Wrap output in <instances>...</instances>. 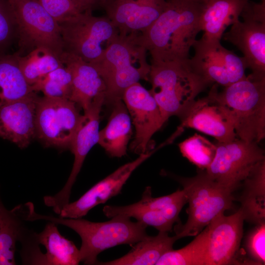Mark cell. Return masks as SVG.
Segmentation results:
<instances>
[{
    "label": "cell",
    "mask_w": 265,
    "mask_h": 265,
    "mask_svg": "<svg viewBox=\"0 0 265 265\" xmlns=\"http://www.w3.org/2000/svg\"><path fill=\"white\" fill-rule=\"evenodd\" d=\"M243 182L239 201L244 220L256 225L265 223V159L256 164Z\"/></svg>",
    "instance_id": "obj_24"
},
{
    "label": "cell",
    "mask_w": 265,
    "mask_h": 265,
    "mask_svg": "<svg viewBox=\"0 0 265 265\" xmlns=\"http://www.w3.org/2000/svg\"><path fill=\"white\" fill-rule=\"evenodd\" d=\"M178 146L183 157L201 170H206L210 166L216 152L215 143L196 133Z\"/></svg>",
    "instance_id": "obj_32"
},
{
    "label": "cell",
    "mask_w": 265,
    "mask_h": 265,
    "mask_svg": "<svg viewBox=\"0 0 265 265\" xmlns=\"http://www.w3.org/2000/svg\"><path fill=\"white\" fill-rule=\"evenodd\" d=\"M207 243L206 226L191 242L181 249H172L166 252L156 265H205Z\"/></svg>",
    "instance_id": "obj_30"
},
{
    "label": "cell",
    "mask_w": 265,
    "mask_h": 265,
    "mask_svg": "<svg viewBox=\"0 0 265 265\" xmlns=\"http://www.w3.org/2000/svg\"><path fill=\"white\" fill-rule=\"evenodd\" d=\"M32 92L31 86L19 68L15 54L0 53V106Z\"/></svg>",
    "instance_id": "obj_28"
},
{
    "label": "cell",
    "mask_w": 265,
    "mask_h": 265,
    "mask_svg": "<svg viewBox=\"0 0 265 265\" xmlns=\"http://www.w3.org/2000/svg\"><path fill=\"white\" fill-rule=\"evenodd\" d=\"M149 90L159 108L163 122L171 116L180 119L210 83L185 61L151 60Z\"/></svg>",
    "instance_id": "obj_4"
},
{
    "label": "cell",
    "mask_w": 265,
    "mask_h": 265,
    "mask_svg": "<svg viewBox=\"0 0 265 265\" xmlns=\"http://www.w3.org/2000/svg\"><path fill=\"white\" fill-rule=\"evenodd\" d=\"M166 0H102L100 7L113 23L119 34H140L163 11Z\"/></svg>",
    "instance_id": "obj_17"
},
{
    "label": "cell",
    "mask_w": 265,
    "mask_h": 265,
    "mask_svg": "<svg viewBox=\"0 0 265 265\" xmlns=\"http://www.w3.org/2000/svg\"><path fill=\"white\" fill-rule=\"evenodd\" d=\"M259 143L238 138L227 142H216V152L205 170L213 181L233 192L243 181L252 168L265 159Z\"/></svg>",
    "instance_id": "obj_9"
},
{
    "label": "cell",
    "mask_w": 265,
    "mask_h": 265,
    "mask_svg": "<svg viewBox=\"0 0 265 265\" xmlns=\"http://www.w3.org/2000/svg\"><path fill=\"white\" fill-rule=\"evenodd\" d=\"M265 223L256 225L248 235L246 248L252 262L264 265L265 262Z\"/></svg>",
    "instance_id": "obj_35"
},
{
    "label": "cell",
    "mask_w": 265,
    "mask_h": 265,
    "mask_svg": "<svg viewBox=\"0 0 265 265\" xmlns=\"http://www.w3.org/2000/svg\"><path fill=\"white\" fill-rule=\"evenodd\" d=\"M205 3L191 0H167L153 24L136 36L137 42L157 61H185L201 31L200 19Z\"/></svg>",
    "instance_id": "obj_1"
},
{
    "label": "cell",
    "mask_w": 265,
    "mask_h": 265,
    "mask_svg": "<svg viewBox=\"0 0 265 265\" xmlns=\"http://www.w3.org/2000/svg\"><path fill=\"white\" fill-rule=\"evenodd\" d=\"M122 100L135 128L130 149L138 155L146 153L149 151L152 137L164 124L158 105L150 91L139 82L126 90Z\"/></svg>",
    "instance_id": "obj_15"
},
{
    "label": "cell",
    "mask_w": 265,
    "mask_h": 265,
    "mask_svg": "<svg viewBox=\"0 0 265 265\" xmlns=\"http://www.w3.org/2000/svg\"><path fill=\"white\" fill-rule=\"evenodd\" d=\"M80 12H92L101 6L102 0H76Z\"/></svg>",
    "instance_id": "obj_37"
},
{
    "label": "cell",
    "mask_w": 265,
    "mask_h": 265,
    "mask_svg": "<svg viewBox=\"0 0 265 265\" xmlns=\"http://www.w3.org/2000/svg\"><path fill=\"white\" fill-rule=\"evenodd\" d=\"M57 22L80 13L76 0H37Z\"/></svg>",
    "instance_id": "obj_36"
},
{
    "label": "cell",
    "mask_w": 265,
    "mask_h": 265,
    "mask_svg": "<svg viewBox=\"0 0 265 265\" xmlns=\"http://www.w3.org/2000/svg\"><path fill=\"white\" fill-rule=\"evenodd\" d=\"M44 220L66 226L80 237V259L85 265L98 264V255L104 250L121 244L133 245L147 235L145 224L132 222L131 217L117 215L107 221L92 222L80 218H63L29 212L27 220Z\"/></svg>",
    "instance_id": "obj_2"
},
{
    "label": "cell",
    "mask_w": 265,
    "mask_h": 265,
    "mask_svg": "<svg viewBox=\"0 0 265 265\" xmlns=\"http://www.w3.org/2000/svg\"><path fill=\"white\" fill-rule=\"evenodd\" d=\"M262 0V1H263V2L265 1V0Z\"/></svg>",
    "instance_id": "obj_39"
},
{
    "label": "cell",
    "mask_w": 265,
    "mask_h": 265,
    "mask_svg": "<svg viewBox=\"0 0 265 265\" xmlns=\"http://www.w3.org/2000/svg\"><path fill=\"white\" fill-rule=\"evenodd\" d=\"M186 203L187 197L183 188L167 195L153 197L151 187L147 186L137 202L123 206L106 205L103 211L108 218L125 215L152 226L159 232H169L175 223L180 222L179 214Z\"/></svg>",
    "instance_id": "obj_11"
},
{
    "label": "cell",
    "mask_w": 265,
    "mask_h": 265,
    "mask_svg": "<svg viewBox=\"0 0 265 265\" xmlns=\"http://www.w3.org/2000/svg\"><path fill=\"white\" fill-rule=\"evenodd\" d=\"M244 221L239 208L230 215H218L207 226L205 265L239 264L237 255L243 236Z\"/></svg>",
    "instance_id": "obj_16"
},
{
    "label": "cell",
    "mask_w": 265,
    "mask_h": 265,
    "mask_svg": "<svg viewBox=\"0 0 265 265\" xmlns=\"http://www.w3.org/2000/svg\"><path fill=\"white\" fill-rule=\"evenodd\" d=\"M59 58L72 75L70 100L83 111L87 110L96 98L105 95L106 88L103 79L92 64L72 53L63 51Z\"/></svg>",
    "instance_id": "obj_21"
},
{
    "label": "cell",
    "mask_w": 265,
    "mask_h": 265,
    "mask_svg": "<svg viewBox=\"0 0 265 265\" xmlns=\"http://www.w3.org/2000/svg\"><path fill=\"white\" fill-rule=\"evenodd\" d=\"M37 237L46 250L47 265H77L80 262L79 249L60 233L57 224L49 221Z\"/></svg>",
    "instance_id": "obj_27"
},
{
    "label": "cell",
    "mask_w": 265,
    "mask_h": 265,
    "mask_svg": "<svg viewBox=\"0 0 265 265\" xmlns=\"http://www.w3.org/2000/svg\"><path fill=\"white\" fill-rule=\"evenodd\" d=\"M217 87L214 84L206 96L193 102L180 119L178 129H195L220 142L237 138L230 111L217 97Z\"/></svg>",
    "instance_id": "obj_14"
},
{
    "label": "cell",
    "mask_w": 265,
    "mask_h": 265,
    "mask_svg": "<svg viewBox=\"0 0 265 265\" xmlns=\"http://www.w3.org/2000/svg\"><path fill=\"white\" fill-rule=\"evenodd\" d=\"M72 83L71 73L63 65L48 73L31 87L34 92H41L46 97L70 100Z\"/></svg>",
    "instance_id": "obj_31"
},
{
    "label": "cell",
    "mask_w": 265,
    "mask_h": 265,
    "mask_svg": "<svg viewBox=\"0 0 265 265\" xmlns=\"http://www.w3.org/2000/svg\"><path fill=\"white\" fill-rule=\"evenodd\" d=\"M249 0H207L200 19L202 38L220 41L224 31L239 20L241 12Z\"/></svg>",
    "instance_id": "obj_22"
},
{
    "label": "cell",
    "mask_w": 265,
    "mask_h": 265,
    "mask_svg": "<svg viewBox=\"0 0 265 265\" xmlns=\"http://www.w3.org/2000/svg\"><path fill=\"white\" fill-rule=\"evenodd\" d=\"M15 54L24 78L31 86L63 65L58 56L44 47L34 48L25 55Z\"/></svg>",
    "instance_id": "obj_29"
},
{
    "label": "cell",
    "mask_w": 265,
    "mask_h": 265,
    "mask_svg": "<svg viewBox=\"0 0 265 265\" xmlns=\"http://www.w3.org/2000/svg\"><path fill=\"white\" fill-rule=\"evenodd\" d=\"M193 0L196 2H201V3H205L207 1V0Z\"/></svg>",
    "instance_id": "obj_38"
},
{
    "label": "cell",
    "mask_w": 265,
    "mask_h": 265,
    "mask_svg": "<svg viewBox=\"0 0 265 265\" xmlns=\"http://www.w3.org/2000/svg\"><path fill=\"white\" fill-rule=\"evenodd\" d=\"M137 34H118L106 42L102 55L91 64L105 85L104 105H113L122 100L130 86L148 80L151 66L146 60L147 51L137 42Z\"/></svg>",
    "instance_id": "obj_3"
},
{
    "label": "cell",
    "mask_w": 265,
    "mask_h": 265,
    "mask_svg": "<svg viewBox=\"0 0 265 265\" xmlns=\"http://www.w3.org/2000/svg\"><path fill=\"white\" fill-rule=\"evenodd\" d=\"M229 109L237 138L259 143L265 137V79L250 74L216 93Z\"/></svg>",
    "instance_id": "obj_6"
},
{
    "label": "cell",
    "mask_w": 265,
    "mask_h": 265,
    "mask_svg": "<svg viewBox=\"0 0 265 265\" xmlns=\"http://www.w3.org/2000/svg\"><path fill=\"white\" fill-rule=\"evenodd\" d=\"M179 239L175 235L170 237L168 232H159L155 236L147 235L132 246V249L122 257L110 261L98 262L104 265H153L166 252L173 249L175 242Z\"/></svg>",
    "instance_id": "obj_25"
},
{
    "label": "cell",
    "mask_w": 265,
    "mask_h": 265,
    "mask_svg": "<svg viewBox=\"0 0 265 265\" xmlns=\"http://www.w3.org/2000/svg\"><path fill=\"white\" fill-rule=\"evenodd\" d=\"M19 241L21 244L20 256L23 265H46L45 253L39 247L37 233L25 225Z\"/></svg>",
    "instance_id": "obj_33"
},
{
    "label": "cell",
    "mask_w": 265,
    "mask_h": 265,
    "mask_svg": "<svg viewBox=\"0 0 265 265\" xmlns=\"http://www.w3.org/2000/svg\"><path fill=\"white\" fill-rule=\"evenodd\" d=\"M222 37L242 53L253 77L265 79V21L243 18Z\"/></svg>",
    "instance_id": "obj_19"
},
{
    "label": "cell",
    "mask_w": 265,
    "mask_h": 265,
    "mask_svg": "<svg viewBox=\"0 0 265 265\" xmlns=\"http://www.w3.org/2000/svg\"><path fill=\"white\" fill-rule=\"evenodd\" d=\"M59 25L64 51L90 64L102 55L103 45L119 34L117 27L106 16L96 17L92 12L80 13Z\"/></svg>",
    "instance_id": "obj_8"
},
{
    "label": "cell",
    "mask_w": 265,
    "mask_h": 265,
    "mask_svg": "<svg viewBox=\"0 0 265 265\" xmlns=\"http://www.w3.org/2000/svg\"><path fill=\"white\" fill-rule=\"evenodd\" d=\"M105 95L96 98L89 108L84 111L70 148L74 156L73 167L63 188L54 195L44 196L45 205L59 214L62 207L69 203L72 187L80 173L85 158L91 148L98 143L100 114Z\"/></svg>",
    "instance_id": "obj_13"
},
{
    "label": "cell",
    "mask_w": 265,
    "mask_h": 265,
    "mask_svg": "<svg viewBox=\"0 0 265 265\" xmlns=\"http://www.w3.org/2000/svg\"><path fill=\"white\" fill-rule=\"evenodd\" d=\"M192 48L194 54L189 58L194 68L210 83L227 87L244 78L247 69L243 57L224 48L220 41L202 38Z\"/></svg>",
    "instance_id": "obj_12"
},
{
    "label": "cell",
    "mask_w": 265,
    "mask_h": 265,
    "mask_svg": "<svg viewBox=\"0 0 265 265\" xmlns=\"http://www.w3.org/2000/svg\"><path fill=\"white\" fill-rule=\"evenodd\" d=\"M108 122L99 131L98 143L112 157L121 158L127 153L132 134V120L122 100L115 103Z\"/></svg>",
    "instance_id": "obj_23"
},
{
    "label": "cell",
    "mask_w": 265,
    "mask_h": 265,
    "mask_svg": "<svg viewBox=\"0 0 265 265\" xmlns=\"http://www.w3.org/2000/svg\"><path fill=\"white\" fill-rule=\"evenodd\" d=\"M8 1L17 26L20 49L17 53L44 47L59 57L64 51V44L57 21L37 0Z\"/></svg>",
    "instance_id": "obj_7"
},
{
    "label": "cell",
    "mask_w": 265,
    "mask_h": 265,
    "mask_svg": "<svg viewBox=\"0 0 265 265\" xmlns=\"http://www.w3.org/2000/svg\"><path fill=\"white\" fill-rule=\"evenodd\" d=\"M26 221L25 205L11 210L4 206L0 194V265H15L16 243Z\"/></svg>",
    "instance_id": "obj_26"
},
{
    "label": "cell",
    "mask_w": 265,
    "mask_h": 265,
    "mask_svg": "<svg viewBox=\"0 0 265 265\" xmlns=\"http://www.w3.org/2000/svg\"><path fill=\"white\" fill-rule=\"evenodd\" d=\"M38 97L34 92L0 106V137L20 148L28 146L36 137L35 119Z\"/></svg>",
    "instance_id": "obj_20"
},
{
    "label": "cell",
    "mask_w": 265,
    "mask_h": 265,
    "mask_svg": "<svg viewBox=\"0 0 265 265\" xmlns=\"http://www.w3.org/2000/svg\"><path fill=\"white\" fill-rule=\"evenodd\" d=\"M155 150L139 155L135 159L119 167L89 188L78 200L64 205L59 214L63 218H80L93 208L105 203L119 194L132 172L149 158Z\"/></svg>",
    "instance_id": "obj_18"
},
{
    "label": "cell",
    "mask_w": 265,
    "mask_h": 265,
    "mask_svg": "<svg viewBox=\"0 0 265 265\" xmlns=\"http://www.w3.org/2000/svg\"><path fill=\"white\" fill-rule=\"evenodd\" d=\"M187 197L188 218L184 224L174 226L175 236L182 238L196 236L218 215L232 208L233 191L222 186L201 170L191 178L176 177Z\"/></svg>",
    "instance_id": "obj_5"
},
{
    "label": "cell",
    "mask_w": 265,
    "mask_h": 265,
    "mask_svg": "<svg viewBox=\"0 0 265 265\" xmlns=\"http://www.w3.org/2000/svg\"><path fill=\"white\" fill-rule=\"evenodd\" d=\"M68 99L38 97L35 112L36 137L47 146L70 147L82 114Z\"/></svg>",
    "instance_id": "obj_10"
},
{
    "label": "cell",
    "mask_w": 265,
    "mask_h": 265,
    "mask_svg": "<svg viewBox=\"0 0 265 265\" xmlns=\"http://www.w3.org/2000/svg\"><path fill=\"white\" fill-rule=\"evenodd\" d=\"M18 37L17 26L8 0H0V53H5Z\"/></svg>",
    "instance_id": "obj_34"
}]
</instances>
